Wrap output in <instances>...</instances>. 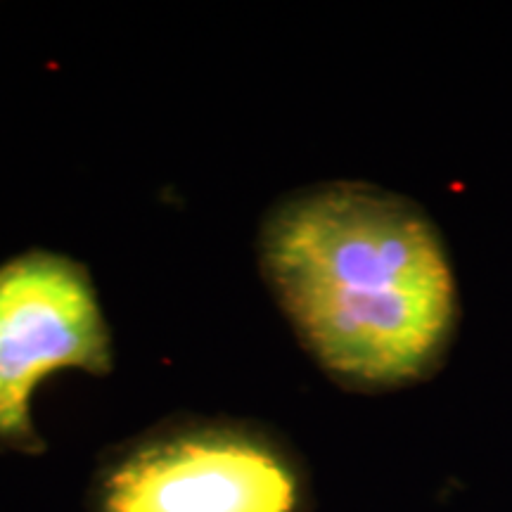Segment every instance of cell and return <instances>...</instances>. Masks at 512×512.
Listing matches in <instances>:
<instances>
[{"label": "cell", "instance_id": "3", "mask_svg": "<svg viewBox=\"0 0 512 512\" xmlns=\"http://www.w3.org/2000/svg\"><path fill=\"white\" fill-rule=\"evenodd\" d=\"M60 370L110 373L112 335L86 266L31 249L0 264V446L43 451L31 403Z\"/></svg>", "mask_w": 512, "mask_h": 512}, {"label": "cell", "instance_id": "1", "mask_svg": "<svg viewBox=\"0 0 512 512\" xmlns=\"http://www.w3.org/2000/svg\"><path fill=\"white\" fill-rule=\"evenodd\" d=\"M256 245L275 304L339 387L399 392L446 363L458 278L418 202L361 181L306 185L266 211Z\"/></svg>", "mask_w": 512, "mask_h": 512}, {"label": "cell", "instance_id": "2", "mask_svg": "<svg viewBox=\"0 0 512 512\" xmlns=\"http://www.w3.org/2000/svg\"><path fill=\"white\" fill-rule=\"evenodd\" d=\"M88 512H313V491L278 432L181 415L105 453Z\"/></svg>", "mask_w": 512, "mask_h": 512}]
</instances>
